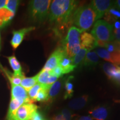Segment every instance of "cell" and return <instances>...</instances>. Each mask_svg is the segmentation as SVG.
Returning <instances> with one entry per match:
<instances>
[{"label": "cell", "instance_id": "1", "mask_svg": "<svg viewBox=\"0 0 120 120\" xmlns=\"http://www.w3.org/2000/svg\"><path fill=\"white\" fill-rule=\"evenodd\" d=\"M77 2L73 0H54L51 3L49 8V19L62 31L72 23V16L76 9Z\"/></svg>", "mask_w": 120, "mask_h": 120}, {"label": "cell", "instance_id": "2", "mask_svg": "<svg viewBox=\"0 0 120 120\" xmlns=\"http://www.w3.org/2000/svg\"><path fill=\"white\" fill-rule=\"evenodd\" d=\"M96 20V13L90 4L78 7L72 16V23L83 32L89 30Z\"/></svg>", "mask_w": 120, "mask_h": 120}, {"label": "cell", "instance_id": "3", "mask_svg": "<svg viewBox=\"0 0 120 120\" xmlns=\"http://www.w3.org/2000/svg\"><path fill=\"white\" fill-rule=\"evenodd\" d=\"M82 32L83 31L75 26H71L69 28L66 36L63 41L62 47L66 55L68 58H72L81 49L80 37Z\"/></svg>", "mask_w": 120, "mask_h": 120}, {"label": "cell", "instance_id": "4", "mask_svg": "<svg viewBox=\"0 0 120 120\" xmlns=\"http://www.w3.org/2000/svg\"><path fill=\"white\" fill-rule=\"evenodd\" d=\"M50 0H33L28 6V13L31 20L36 23L44 22L49 16Z\"/></svg>", "mask_w": 120, "mask_h": 120}, {"label": "cell", "instance_id": "5", "mask_svg": "<svg viewBox=\"0 0 120 120\" xmlns=\"http://www.w3.org/2000/svg\"><path fill=\"white\" fill-rule=\"evenodd\" d=\"M91 34L97 40L105 42H112L115 40L113 25L105 20H98L94 25Z\"/></svg>", "mask_w": 120, "mask_h": 120}, {"label": "cell", "instance_id": "6", "mask_svg": "<svg viewBox=\"0 0 120 120\" xmlns=\"http://www.w3.org/2000/svg\"><path fill=\"white\" fill-rule=\"evenodd\" d=\"M65 56L66 53L64 48L62 47H58L48 58L42 70L52 71L59 65L61 61Z\"/></svg>", "mask_w": 120, "mask_h": 120}, {"label": "cell", "instance_id": "7", "mask_svg": "<svg viewBox=\"0 0 120 120\" xmlns=\"http://www.w3.org/2000/svg\"><path fill=\"white\" fill-rule=\"evenodd\" d=\"M90 4L96 13L97 19L98 20L102 17L105 13L113 6L114 1L108 0H93Z\"/></svg>", "mask_w": 120, "mask_h": 120}, {"label": "cell", "instance_id": "8", "mask_svg": "<svg viewBox=\"0 0 120 120\" xmlns=\"http://www.w3.org/2000/svg\"><path fill=\"white\" fill-rule=\"evenodd\" d=\"M37 109L38 106L34 103H24L17 109L16 117L19 120H30Z\"/></svg>", "mask_w": 120, "mask_h": 120}, {"label": "cell", "instance_id": "9", "mask_svg": "<svg viewBox=\"0 0 120 120\" xmlns=\"http://www.w3.org/2000/svg\"><path fill=\"white\" fill-rule=\"evenodd\" d=\"M103 70L109 79L120 85V66L110 62H106L103 65Z\"/></svg>", "mask_w": 120, "mask_h": 120}, {"label": "cell", "instance_id": "10", "mask_svg": "<svg viewBox=\"0 0 120 120\" xmlns=\"http://www.w3.org/2000/svg\"><path fill=\"white\" fill-rule=\"evenodd\" d=\"M35 29L34 26L29 27L23 28L17 31H13L12 32L13 36L11 39V44L12 47L14 49H16L22 43L24 37L28 33Z\"/></svg>", "mask_w": 120, "mask_h": 120}, {"label": "cell", "instance_id": "11", "mask_svg": "<svg viewBox=\"0 0 120 120\" xmlns=\"http://www.w3.org/2000/svg\"><path fill=\"white\" fill-rule=\"evenodd\" d=\"M95 52H96L98 57L103 58L106 61H109L111 64L120 65V53L115 52V53H109L105 49L103 48H97Z\"/></svg>", "mask_w": 120, "mask_h": 120}, {"label": "cell", "instance_id": "12", "mask_svg": "<svg viewBox=\"0 0 120 120\" xmlns=\"http://www.w3.org/2000/svg\"><path fill=\"white\" fill-rule=\"evenodd\" d=\"M58 79L52 71L42 70L38 73L37 82L42 85H51L56 82Z\"/></svg>", "mask_w": 120, "mask_h": 120}, {"label": "cell", "instance_id": "13", "mask_svg": "<svg viewBox=\"0 0 120 120\" xmlns=\"http://www.w3.org/2000/svg\"><path fill=\"white\" fill-rule=\"evenodd\" d=\"M11 98L21 99L27 103H34L29 98L27 92L20 85H11Z\"/></svg>", "mask_w": 120, "mask_h": 120}, {"label": "cell", "instance_id": "14", "mask_svg": "<svg viewBox=\"0 0 120 120\" xmlns=\"http://www.w3.org/2000/svg\"><path fill=\"white\" fill-rule=\"evenodd\" d=\"M80 42L81 48H84L90 51L91 49L96 47V38L91 34L83 32L80 37Z\"/></svg>", "mask_w": 120, "mask_h": 120}, {"label": "cell", "instance_id": "15", "mask_svg": "<svg viewBox=\"0 0 120 120\" xmlns=\"http://www.w3.org/2000/svg\"><path fill=\"white\" fill-rule=\"evenodd\" d=\"M90 116L94 120H106L109 111L107 107L103 106H98L89 111Z\"/></svg>", "mask_w": 120, "mask_h": 120}, {"label": "cell", "instance_id": "16", "mask_svg": "<svg viewBox=\"0 0 120 120\" xmlns=\"http://www.w3.org/2000/svg\"><path fill=\"white\" fill-rule=\"evenodd\" d=\"M15 13L6 7L0 8V28L6 26L12 20Z\"/></svg>", "mask_w": 120, "mask_h": 120}, {"label": "cell", "instance_id": "17", "mask_svg": "<svg viewBox=\"0 0 120 120\" xmlns=\"http://www.w3.org/2000/svg\"><path fill=\"white\" fill-rule=\"evenodd\" d=\"M99 62V57L95 51H88L83 64L85 67L88 68H94L98 64Z\"/></svg>", "mask_w": 120, "mask_h": 120}, {"label": "cell", "instance_id": "18", "mask_svg": "<svg viewBox=\"0 0 120 120\" xmlns=\"http://www.w3.org/2000/svg\"><path fill=\"white\" fill-rule=\"evenodd\" d=\"M88 95H83L82 96L73 99L69 102L68 106L69 108L73 110H79L86 106L88 100Z\"/></svg>", "mask_w": 120, "mask_h": 120}, {"label": "cell", "instance_id": "19", "mask_svg": "<svg viewBox=\"0 0 120 120\" xmlns=\"http://www.w3.org/2000/svg\"><path fill=\"white\" fill-rule=\"evenodd\" d=\"M64 81V79H61L59 81H57L51 86L49 90V95L47 102H51L58 95L62 88Z\"/></svg>", "mask_w": 120, "mask_h": 120}, {"label": "cell", "instance_id": "20", "mask_svg": "<svg viewBox=\"0 0 120 120\" xmlns=\"http://www.w3.org/2000/svg\"><path fill=\"white\" fill-rule=\"evenodd\" d=\"M103 16L105 21L112 25V23H114L115 21L120 19V11L113 6L105 13Z\"/></svg>", "mask_w": 120, "mask_h": 120}, {"label": "cell", "instance_id": "21", "mask_svg": "<svg viewBox=\"0 0 120 120\" xmlns=\"http://www.w3.org/2000/svg\"><path fill=\"white\" fill-rule=\"evenodd\" d=\"M88 51L86 49L81 48L77 53L71 58L72 64L75 67H81L83 64L84 60Z\"/></svg>", "mask_w": 120, "mask_h": 120}, {"label": "cell", "instance_id": "22", "mask_svg": "<svg viewBox=\"0 0 120 120\" xmlns=\"http://www.w3.org/2000/svg\"><path fill=\"white\" fill-rule=\"evenodd\" d=\"M59 65L62 68L64 74H67L72 72L76 67L72 64L71 58H68L66 55L62 58Z\"/></svg>", "mask_w": 120, "mask_h": 120}, {"label": "cell", "instance_id": "23", "mask_svg": "<svg viewBox=\"0 0 120 120\" xmlns=\"http://www.w3.org/2000/svg\"><path fill=\"white\" fill-rule=\"evenodd\" d=\"M7 59L10 63L11 68L14 71L13 74L15 75H21L24 74L22 71V67L20 63L18 61L16 57L14 56L7 57Z\"/></svg>", "mask_w": 120, "mask_h": 120}, {"label": "cell", "instance_id": "24", "mask_svg": "<svg viewBox=\"0 0 120 120\" xmlns=\"http://www.w3.org/2000/svg\"><path fill=\"white\" fill-rule=\"evenodd\" d=\"M73 76H69L64 81V98L65 100L71 98L73 94V85L71 80L73 79Z\"/></svg>", "mask_w": 120, "mask_h": 120}, {"label": "cell", "instance_id": "25", "mask_svg": "<svg viewBox=\"0 0 120 120\" xmlns=\"http://www.w3.org/2000/svg\"><path fill=\"white\" fill-rule=\"evenodd\" d=\"M38 74L31 77H25L21 82V86L26 90L27 92L34 86L37 82Z\"/></svg>", "mask_w": 120, "mask_h": 120}, {"label": "cell", "instance_id": "26", "mask_svg": "<svg viewBox=\"0 0 120 120\" xmlns=\"http://www.w3.org/2000/svg\"><path fill=\"white\" fill-rule=\"evenodd\" d=\"M3 70L10 80V83L12 85H19L22 79L25 77L24 74L21 75H15L13 73L10 72V71H7V70H5L4 68H3Z\"/></svg>", "mask_w": 120, "mask_h": 120}, {"label": "cell", "instance_id": "27", "mask_svg": "<svg viewBox=\"0 0 120 120\" xmlns=\"http://www.w3.org/2000/svg\"><path fill=\"white\" fill-rule=\"evenodd\" d=\"M51 85H43L42 89L39 91L36 98V101L46 102L48 100L49 90Z\"/></svg>", "mask_w": 120, "mask_h": 120}, {"label": "cell", "instance_id": "28", "mask_svg": "<svg viewBox=\"0 0 120 120\" xmlns=\"http://www.w3.org/2000/svg\"><path fill=\"white\" fill-rule=\"evenodd\" d=\"M24 103H26L23 100L11 98L10 106H9L8 112H13V113H15V112H17V109H19V107L24 104Z\"/></svg>", "mask_w": 120, "mask_h": 120}, {"label": "cell", "instance_id": "29", "mask_svg": "<svg viewBox=\"0 0 120 120\" xmlns=\"http://www.w3.org/2000/svg\"><path fill=\"white\" fill-rule=\"evenodd\" d=\"M43 85L37 83L27 91L28 97L34 102H36V98L37 94L43 87Z\"/></svg>", "mask_w": 120, "mask_h": 120}, {"label": "cell", "instance_id": "30", "mask_svg": "<svg viewBox=\"0 0 120 120\" xmlns=\"http://www.w3.org/2000/svg\"><path fill=\"white\" fill-rule=\"evenodd\" d=\"M19 3V1H17V0H7V2L6 5V7H7L11 11L16 13Z\"/></svg>", "mask_w": 120, "mask_h": 120}, {"label": "cell", "instance_id": "31", "mask_svg": "<svg viewBox=\"0 0 120 120\" xmlns=\"http://www.w3.org/2000/svg\"><path fill=\"white\" fill-rule=\"evenodd\" d=\"M61 115H62L64 120H71L74 115H72L71 111L68 109H63L61 112Z\"/></svg>", "mask_w": 120, "mask_h": 120}, {"label": "cell", "instance_id": "32", "mask_svg": "<svg viewBox=\"0 0 120 120\" xmlns=\"http://www.w3.org/2000/svg\"><path fill=\"white\" fill-rule=\"evenodd\" d=\"M52 72L55 76H57L58 78L62 77L64 75V72H63L62 68H61V67L60 65H58V66L55 67V68L53 69L52 70Z\"/></svg>", "mask_w": 120, "mask_h": 120}, {"label": "cell", "instance_id": "33", "mask_svg": "<svg viewBox=\"0 0 120 120\" xmlns=\"http://www.w3.org/2000/svg\"><path fill=\"white\" fill-rule=\"evenodd\" d=\"M30 120H45L43 118V117L42 115L38 112V111H36L34 112V114L32 115V117H31V119Z\"/></svg>", "mask_w": 120, "mask_h": 120}, {"label": "cell", "instance_id": "34", "mask_svg": "<svg viewBox=\"0 0 120 120\" xmlns=\"http://www.w3.org/2000/svg\"><path fill=\"white\" fill-rule=\"evenodd\" d=\"M7 120H19L16 117V112H8L7 116Z\"/></svg>", "mask_w": 120, "mask_h": 120}, {"label": "cell", "instance_id": "35", "mask_svg": "<svg viewBox=\"0 0 120 120\" xmlns=\"http://www.w3.org/2000/svg\"><path fill=\"white\" fill-rule=\"evenodd\" d=\"M113 34L116 41L120 42V28L117 30H113Z\"/></svg>", "mask_w": 120, "mask_h": 120}, {"label": "cell", "instance_id": "36", "mask_svg": "<svg viewBox=\"0 0 120 120\" xmlns=\"http://www.w3.org/2000/svg\"><path fill=\"white\" fill-rule=\"evenodd\" d=\"M74 120H94L90 116H77L76 118Z\"/></svg>", "mask_w": 120, "mask_h": 120}, {"label": "cell", "instance_id": "37", "mask_svg": "<svg viewBox=\"0 0 120 120\" xmlns=\"http://www.w3.org/2000/svg\"><path fill=\"white\" fill-rule=\"evenodd\" d=\"M113 6L120 11V0H117L114 1Z\"/></svg>", "mask_w": 120, "mask_h": 120}, {"label": "cell", "instance_id": "38", "mask_svg": "<svg viewBox=\"0 0 120 120\" xmlns=\"http://www.w3.org/2000/svg\"><path fill=\"white\" fill-rule=\"evenodd\" d=\"M113 27H114V28H115V29L114 30H117L118 28H120V21L118 20L114 22Z\"/></svg>", "mask_w": 120, "mask_h": 120}, {"label": "cell", "instance_id": "39", "mask_svg": "<svg viewBox=\"0 0 120 120\" xmlns=\"http://www.w3.org/2000/svg\"><path fill=\"white\" fill-rule=\"evenodd\" d=\"M7 2V0H0V8L5 7Z\"/></svg>", "mask_w": 120, "mask_h": 120}, {"label": "cell", "instance_id": "40", "mask_svg": "<svg viewBox=\"0 0 120 120\" xmlns=\"http://www.w3.org/2000/svg\"><path fill=\"white\" fill-rule=\"evenodd\" d=\"M53 120H64V117H63L62 115H61V113L58 114V115H56L55 117V118H53Z\"/></svg>", "mask_w": 120, "mask_h": 120}, {"label": "cell", "instance_id": "41", "mask_svg": "<svg viewBox=\"0 0 120 120\" xmlns=\"http://www.w3.org/2000/svg\"><path fill=\"white\" fill-rule=\"evenodd\" d=\"M117 42V41H116ZM117 47H118V51L120 53V42H117Z\"/></svg>", "mask_w": 120, "mask_h": 120}, {"label": "cell", "instance_id": "42", "mask_svg": "<svg viewBox=\"0 0 120 120\" xmlns=\"http://www.w3.org/2000/svg\"><path fill=\"white\" fill-rule=\"evenodd\" d=\"M117 102H120V100H117V101H116Z\"/></svg>", "mask_w": 120, "mask_h": 120}, {"label": "cell", "instance_id": "43", "mask_svg": "<svg viewBox=\"0 0 120 120\" xmlns=\"http://www.w3.org/2000/svg\"><path fill=\"white\" fill-rule=\"evenodd\" d=\"M0 42H1V34H0Z\"/></svg>", "mask_w": 120, "mask_h": 120}]
</instances>
